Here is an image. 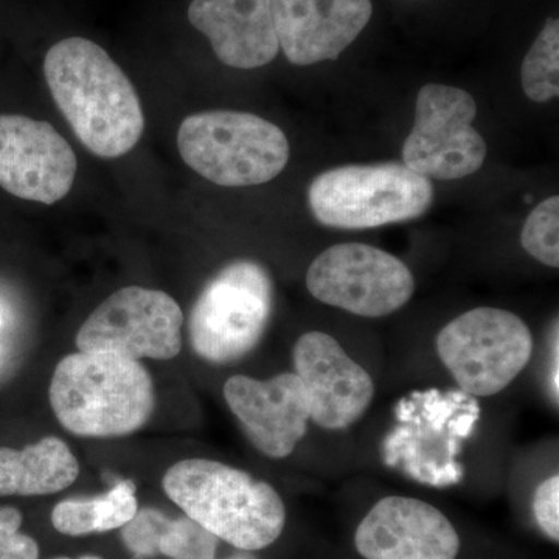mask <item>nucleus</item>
<instances>
[{"label": "nucleus", "instance_id": "f257e3e1", "mask_svg": "<svg viewBox=\"0 0 559 559\" xmlns=\"http://www.w3.org/2000/svg\"><path fill=\"white\" fill-rule=\"evenodd\" d=\"M51 97L76 138L95 156L116 159L138 145L145 117L135 87L108 51L73 36L44 60Z\"/></svg>", "mask_w": 559, "mask_h": 559}, {"label": "nucleus", "instance_id": "f03ea898", "mask_svg": "<svg viewBox=\"0 0 559 559\" xmlns=\"http://www.w3.org/2000/svg\"><path fill=\"white\" fill-rule=\"evenodd\" d=\"M50 406L62 428L86 439L130 436L148 423L156 393L148 371L112 353L66 356L51 377Z\"/></svg>", "mask_w": 559, "mask_h": 559}, {"label": "nucleus", "instance_id": "7ed1b4c3", "mask_svg": "<svg viewBox=\"0 0 559 559\" xmlns=\"http://www.w3.org/2000/svg\"><path fill=\"white\" fill-rule=\"evenodd\" d=\"M162 487L186 516L237 549H266L285 528V503L270 484L215 460L175 463Z\"/></svg>", "mask_w": 559, "mask_h": 559}, {"label": "nucleus", "instance_id": "20e7f679", "mask_svg": "<svg viewBox=\"0 0 559 559\" xmlns=\"http://www.w3.org/2000/svg\"><path fill=\"white\" fill-rule=\"evenodd\" d=\"M180 157L221 187H250L270 182L285 170L289 142L277 124L255 114L209 110L180 123Z\"/></svg>", "mask_w": 559, "mask_h": 559}, {"label": "nucleus", "instance_id": "39448f33", "mask_svg": "<svg viewBox=\"0 0 559 559\" xmlns=\"http://www.w3.org/2000/svg\"><path fill=\"white\" fill-rule=\"evenodd\" d=\"M479 417V403L462 390L411 393L396 404V426L382 448L384 462L430 487L457 484L462 443Z\"/></svg>", "mask_w": 559, "mask_h": 559}, {"label": "nucleus", "instance_id": "423d86ee", "mask_svg": "<svg viewBox=\"0 0 559 559\" xmlns=\"http://www.w3.org/2000/svg\"><path fill=\"white\" fill-rule=\"evenodd\" d=\"M432 198L428 178L393 162L333 168L312 180L308 190L316 219L345 230L418 218L428 212Z\"/></svg>", "mask_w": 559, "mask_h": 559}, {"label": "nucleus", "instance_id": "0eeeda50", "mask_svg": "<svg viewBox=\"0 0 559 559\" xmlns=\"http://www.w3.org/2000/svg\"><path fill=\"white\" fill-rule=\"evenodd\" d=\"M274 301L270 274L255 261L227 264L198 297L190 316V341L200 358L230 364L259 345Z\"/></svg>", "mask_w": 559, "mask_h": 559}, {"label": "nucleus", "instance_id": "6e6552de", "mask_svg": "<svg viewBox=\"0 0 559 559\" xmlns=\"http://www.w3.org/2000/svg\"><path fill=\"white\" fill-rule=\"evenodd\" d=\"M437 352L462 392L487 399L509 388L527 367L533 336L513 312L476 308L440 331Z\"/></svg>", "mask_w": 559, "mask_h": 559}, {"label": "nucleus", "instance_id": "1a4fd4ad", "mask_svg": "<svg viewBox=\"0 0 559 559\" xmlns=\"http://www.w3.org/2000/svg\"><path fill=\"white\" fill-rule=\"evenodd\" d=\"M311 296L360 318H384L401 310L415 293L407 264L385 250L345 242L323 250L307 274Z\"/></svg>", "mask_w": 559, "mask_h": 559}, {"label": "nucleus", "instance_id": "9d476101", "mask_svg": "<svg viewBox=\"0 0 559 559\" xmlns=\"http://www.w3.org/2000/svg\"><path fill=\"white\" fill-rule=\"evenodd\" d=\"M477 105L460 87L426 84L418 92L415 123L403 145L407 168L428 179L454 180L479 171L487 143L473 127Z\"/></svg>", "mask_w": 559, "mask_h": 559}, {"label": "nucleus", "instance_id": "9b49d317", "mask_svg": "<svg viewBox=\"0 0 559 559\" xmlns=\"http://www.w3.org/2000/svg\"><path fill=\"white\" fill-rule=\"evenodd\" d=\"M183 312L164 290L127 286L97 308L76 333L79 352L168 360L182 349Z\"/></svg>", "mask_w": 559, "mask_h": 559}, {"label": "nucleus", "instance_id": "f8f14e48", "mask_svg": "<svg viewBox=\"0 0 559 559\" xmlns=\"http://www.w3.org/2000/svg\"><path fill=\"white\" fill-rule=\"evenodd\" d=\"M76 157L47 121L0 116V187L25 201L51 205L68 197Z\"/></svg>", "mask_w": 559, "mask_h": 559}, {"label": "nucleus", "instance_id": "ddd939ff", "mask_svg": "<svg viewBox=\"0 0 559 559\" xmlns=\"http://www.w3.org/2000/svg\"><path fill=\"white\" fill-rule=\"evenodd\" d=\"M293 359L310 401L311 421L320 428L347 429L369 409L373 380L330 334L305 333L294 345Z\"/></svg>", "mask_w": 559, "mask_h": 559}, {"label": "nucleus", "instance_id": "4468645a", "mask_svg": "<svg viewBox=\"0 0 559 559\" xmlns=\"http://www.w3.org/2000/svg\"><path fill=\"white\" fill-rule=\"evenodd\" d=\"M224 399L253 447L271 459L293 454L310 425V401L296 373L266 381L237 374L224 385Z\"/></svg>", "mask_w": 559, "mask_h": 559}, {"label": "nucleus", "instance_id": "2eb2a0df", "mask_svg": "<svg viewBox=\"0 0 559 559\" xmlns=\"http://www.w3.org/2000/svg\"><path fill=\"white\" fill-rule=\"evenodd\" d=\"M355 546L366 559H455L460 538L436 507L419 499L389 496L360 522Z\"/></svg>", "mask_w": 559, "mask_h": 559}, {"label": "nucleus", "instance_id": "dca6fc26", "mask_svg": "<svg viewBox=\"0 0 559 559\" xmlns=\"http://www.w3.org/2000/svg\"><path fill=\"white\" fill-rule=\"evenodd\" d=\"M278 46L289 62L336 60L369 24L371 0H271Z\"/></svg>", "mask_w": 559, "mask_h": 559}, {"label": "nucleus", "instance_id": "f3484780", "mask_svg": "<svg viewBox=\"0 0 559 559\" xmlns=\"http://www.w3.org/2000/svg\"><path fill=\"white\" fill-rule=\"evenodd\" d=\"M189 21L230 68H263L278 55L271 0H193Z\"/></svg>", "mask_w": 559, "mask_h": 559}, {"label": "nucleus", "instance_id": "a211bd4d", "mask_svg": "<svg viewBox=\"0 0 559 559\" xmlns=\"http://www.w3.org/2000/svg\"><path fill=\"white\" fill-rule=\"evenodd\" d=\"M79 476V460L58 437H44L22 451L0 448V498L55 495Z\"/></svg>", "mask_w": 559, "mask_h": 559}, {"label": "nucleus", "instance_id": "6ab92c4d", "mask_svg": "<svg viewBox=\"0 0 559 559\" xmlns=\"http://www.w3.org/2000/svg\"><path fill=\"white\" fill-rule=\"evenodd\" d=\"M121 538L138 557L215 559L218 538L189 516L170 520L159 510L143 509L121 527Z\"/></svg>", "mask_w": 559, "mask_h": 559}, {"label": "nucleus", "instance_id": "aec40b11", "mask_svg": "<svg viewBox=\"0 0 559 559\" xmlns=\"http://www.w3.org/2000/svg\"><path fill=\"white\" fill-rule=\"evenodd\" d=\"M134 481L114 485L105 495L94 499H69L55 506L51 524L68 536H86L121 528L138 514Z\"/></svg>", "mask_w": 559, "mask_h": 559}, {"label": "nucleus", "instance_id": "412c9836", "mask_svg": "<svg viewBox=\"0 0 559 559\" xmlns=\"http://www.w3.org/2000/svg\"><path fill=\"white\" fill-rule=\"evenodd\" d=\"M522 90L530 100L546 103L559 95V22L550 17L522 62Z\"/></svg>", "mask_w": 559, "mask_h": 559}, {"label": "nucleus", "instance_id": "4be33fe9", "mask_svg": "<svg viewBox=\"0 0 559 559\" xmlns=\"http://www.w3.org/2000/svg\"><path fill=\"white\" fill-rule=\"evenodd\" d=\"M522 248L546 266L559 267V198L550 197L530 213L521 234Z\"/></svg>", "mask_w": 559, "mask_h": 559}, {"label": "nucleus", "instance_id": "5701e85b", "mask_svg": "<svg viewBox=\"0 0 559 559\" xmlns=\"http://www.w3.org/2000/svg\"><path fill=\"white\" fill-rule=\"evenodd\" d=\"M22 514L14 507H0V559H39V546L21 532Z\"/></svg>", "mask_w": 559, "mask_h": 559}, {"label": "nucleus", "instance_id": "b1692460", "mask_svg": "<svg viewBox=\"0 0 559 559\" xmlns=\"http://www.w3.org/2000/svg\"><path fill=\"white\" fill-rule=\"evenodd\" d=\"M533 511L539 528L555 543L559 540V476H551L536 488Z\"/></svg>", "mask_w": 559, "mask_h": 559}, {"label": "nucleus", "instance_id": "393cba45", "mask_svg": "<svg viewBox=\"0 0 559 559\" xmlns=\"http://www.w3.org/2000/svg\"><path fill=\"white\" fill-rule=\"evenodd\" d=\"M53 559H103V558L102 557H95V555H83V557H80V558L60 557V558H53Z\"/></svg>", "mask_w": 559, "mask_h": 559}, {"label": "nucleus", "instance_id": "a878e982", "mask_svg": "<svg viewBox=\"0 0 559 559\" xmlns=\"http://www.w3.org/2000/svg\"><path fill=\"white\" fill-rule=\"evenodd\" d=\"M0 322H2V319H0Z\"/></svg>", "mask_w": 559, "mask_h": 559}]
</instances>
